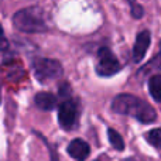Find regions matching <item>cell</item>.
Masks as SVG:
<instances>
[{"label": "cell", "mask_w": 161, "mask_h": 161, "mask_svg": "<svg viewBox=\"0 0 161 161\" xmlns=\"http://www.w3.org/2000/svg\"><path fill=\"white\" fill-rule=\"evenodd\" d=\"M112 109L119 114L136 117L142 123H151L157 119V113L153 106L134 95L123 93L116 96L112 103Z\"/></svg>", "instance_id": "obj_1"}, {"label": "cell", "mask_w": 161, "mask_h": 161, "mask_svg": "<svg viewBox=\"0 0 161 161\" xmlns=\"http://www.w3.org/2000/svg\"><path fill=\"white\" fill-rule=\"evenodd\" d=\"M13 25L21 33H44L48 30L42 8L37 6L25 7L16 11L13 16Z\"/></svg>", "instance_id": "obj_2"}, {"label": "cell", "mask_w": 161, "mask_h": 161, "mask_svg": "<svg viewBox=\"0 0 161 161\" xmlns=\"http://www.w3.org/2000/svg\"><path fill=\"white\" fill-rule=\"evenodd\" d=\"M33 71L36 78L40 82H48V80L53 79H58L64 72L62 65L57 59L50 58H34Z\"/></svg>", "instance_id": "obj_3"}, {"label": "cell", "mask_w": 161, "mask_h": 161, "mask_svg": "<svg viewBox=\"0 0 161 161\" xmlns=\"http://www.w3.org/2000/svg\"><path fill=\"white\" fill-rule=\"evenodd\" d=\"M120 62L109 48L102 47L97 53L96 72L100 76H112L120 71Z\"/></svg>", "instance_id": "obj_4"}, {"label": "cell", "mask_w": 161, "mask_h": 161, "mask_svg": "<svg viewBox=\"0 0 161 161\" xmlns=\"http://www.w3.org/2000/svg\"><path fill=\"white\" fill-rule=\"evenodd\" d=\"M78 116H79V108L78 103L72 99H67L59 105L58 109V122L64 130L69 131L78 123Z\"/></svg>", "instance_id": "obj_5"}, {"label": "cell", "mask_w": 161, "mask_h": 161, "mask_svg": "<svg viewBox=\"0 0 161 161\" xmlns=\"http://www.w3.org/2000/svg\"><path fill=\"white\" fill-rule=\"evenodd\" d=\"M91 147L89 144L82 139H75L68 146V154L76 161H85L89 157Z\"/></svg>", "instance_id": "obj_6"}, {"label": "cell", "mask_w": 161, "mask_h": 161, "mask_svg": "<svg viewBox=\"0 0 161 161\" xmlns=\"http://www.w3.org/2000/svg\"><path fill=\"white\" fill-rule=\"evenodd\" d=\"M148 45H150V33L147 30L139 33L134 42V48H133V58L136 62H140L144 58L146 53L148 50Z\"/></svg>", "instance_id": "obj_7"}, {"label": "cell", "mask_w": 161, "mask_h": 161, "mask_svg": "<svg viewBox=\"0 0 161 161\" xmlns=\"http://www.w3.org/2000/svg\"><path fill=\"white\" fill-rule=\"evenodd\" d=\"M34 103L41 110H53L57 106V96L51 92H38L34 97Z\"/></svg>", "instance_id": "obj_8"}, {"label": "cell", "mask_w": 161, "mask_h": 161, "mask_svg": "<svg viewBox=\"0 0 161 161\" xmlns=\"http://www.w3.org/2000/svg\"><path fill=\"white\" fill-rule=\"evenodd\" d=\"M148 91L154 100L161 102V75H154L148 82Z\"/></svg>", "instance_id": "obj_9"}, {"label": "cell", "mask_w": 161, "mask_h": 161, "mask_svg": "<svg viewBox=\"0 0 161 161\" xmlns=\"http://www.w3.org/2000/svg\"><path fill=\"white\" fill-rule=\"evenodd\" d=\"M108 134H109V142H110V144L113 146V148H116V150H119V151L125 148V143H123L122 136H120V134L117 133L116 130H113V129H109Z\"/></svg>", "instance_id": "obj_10"}, {"label": "cell", "mask_w": 161, "mask_h": 161, "mask_svg": "<svg viewBox=\"0 0 161 161\" xmlns=\"http://www.w3.org/2000/svg\"><path fill=\"white\" fill-rule=\"evenodd\" d=\"M147 140L151 146L157 148H161V129H153L147 134Z\"/></svg>", "instance_id": "obj_11"}, {"label": "cell", "mask_w": 161, "mask_h": 161, "mask_svg": "<svg viewBox=\"0 0 161 161\" xmlns=\"http://www.w3.org/2000/svg\"><path fill=\"white\" fill-rule=\"evenodd\" d=\"M8 48V41L6 40V37L0 38V51H6Z\"/></svg>", "instance_id": "obj_12"}, {"label": "cell", "mask_w": 161, "mask_h": 161, "mask_svg": "<svg viewBox=\"0 0 161 161\" xmlns=\"http://www.w3.org/2000/svg\"><path fill=\"white\" fill-rule=\"evenodd\" d=\"M126 2H127L131 6V7H133V6H136V4H137V3H136V0H126Z\"/></svg>", "instance_id": "obj_13"}, {"label": "cell", "mask_w": 161, "mask_h": 161, "mask_svg": "<svg viewBox=\"0 0 161 161\" xmlns=\"http://www.w3.org/2000/svg\"><path fill=\"white\" fill-rule=\"evenodd\" d=\"M160 57H161V42H160Z\"/></svg>", "instance_id": "obj_14"}, {"label": "cell", "mask_w": 161, "mask_h": 161, "mask_svg": "<svg viewBox=\"0 0 161 161\" xmlns=\"http://www.w3.org/2000/svg\"><path fill=\"white\" fill-rule=\"evenodd\" d=\"M96 161H102V160H96Z\"/></svg>", "instance_id": "obj_15"}]
</instances>
